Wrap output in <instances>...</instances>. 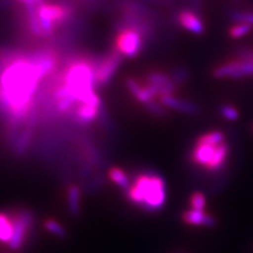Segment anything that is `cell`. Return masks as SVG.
Returning a JSON list of instances; mask_svg holds the SVG:
<instances>
[{
  "label": "cell",
  "mask_w": 253,
  "mask_h": 253,
  "mask_svg": "<svg viewBox=\"0 0 253 253\" xmlns=\"http://www.w3.org/2000/svg\"><path fill=\"white\" fill-rule=\"evenodd\" d=\"M170 77L172 81L175 83L177 85L185 84L189 77H190V73L187 68L185 67H177L175 69L172 70V72L170 74Z\"/></svg>",
  "instance_id": "cell-18"
},
{
  "label": "cell",
  "mask_w": 253,
  "mask_h": 253,
  "mask_svg": "<svg viewBox=\"0 0 253 253\" xmlns=\"http://www.w3.org/2000/svg\"><path fill=\"white\" fill-rule=\"evenodd\" d=\"M123 56L113 50L111 53L105 55L101 59L95 61V81L98 85H106L116 74L121 66Z\"/></svg>",
  "instance_id": "cell-5"
},
{
  "label": "cell",
  "mask_w": 253,
  "mask_h": 253,
  "mask_svg": "<svg viewBox=\"0 0 253 253\" xmlns=\"http://www.w3.org/2000/svg\"><path fill=\"white\" fill-rule=\"evenodd\" d=\"M221 144H223V142H221ZM217 146L196 144L195 142V146L192 149L191 153H190V161H191L195 166H199V167H203L205 169L207 167V165L211 162L213 156H214Z\"/></svg>",
  "instance_id": "cell-10"
},
{
  "label": "cell",
  "mask_w": 253,
  "mask_h": 253,
  "mask_svg": "<svg viewBox=\"0 0 253 253\" xmlns=\"http://www.w3.org/2000/svg\"><path fill=\"white\" fill-rule=\"evenodd\" d=\"M177 23L192 34L201 35L205 32V23L200 15L191 10H183L177 15Z\"/></svg>",
  "instance_id": "cell-9"
},
{
  "label": "cell",
  "mask_w": 253,
  "mask_h": 253,
  "mask_svg": "<svg viewBox=\"0 0 253 253\" xmlns=\"http://www.w3.org/2000/svg\"><path fill=\"white\" fill-rule=\"evenodd\" d=\"M158 99H160V102H162L167 109L175 110L180 113L188 115H197L201 113V108L199 105L191 101L181 99L179 97L174 96V95H164V96H161Z\"/></svg>",
  "instance_id": "cell-8"
},
{
  "label": "cell",
  "mask_w": 253,
  "mask_h": 253,
  "mask_svg": "<svg viewBox=\"0 0 253 253\" xmlns=\"http://www.w3.org/2000/svg\"><path fill=\"white\" fill-rule=\"evenodd\" d=\"M212 74L217 79H240L253 76V60H243L239 58L229 60L216 67L213 70Z\"/></svg>",
  "instance_id": "cell-4"
},
{
  "label": "cell",
  "mask_w": 253,
  "mask_h": 253,
  "mask_svg": "<svg viewBox=\"0 0 253 253\" xmlns=\"http://www.w3.org/2000/svg\"><path fill=\"white\" fill-rule=\"evenodd\" d=\"M126 194L130 203L145 211L154 212L161 210L167 201V184L158 173L145 171L134 177Z\"/></svg>",
  "instance_id": "cell-2"
},
{
  "label": "cell",
  "mask_w": 253,
  "mask_h": 253,
  "mask_svg": "<svg viewBox=\"0 0 253 253\" xmlns=\"http://www.w3.org/2000/svg\"><path fill=\"white\" fill-rule=\"evenodd\" d=\"M190 205L191 208L196 211H204L206 207V197L202 192L196 191L192 193L191 197H190Z\"/></svg>",
  "instance_id": "cell-22"
},
{
  "label": "cell",
  "mask_w": 253,
  "mask_h": 253,
  "mask_svg": "<svg viewBox=\"0 0 253 253\" xmlns=\"http://www.w3.org/2000/svg\"><path fill=\"white\" fill-rule=\"evenodd\" d=\"M230 18L237 22L247 23L253 27V12H244V11H232L229 14Z\"/></svg>",
  "instance_id": "cell-20"
},
{
  "label": "cell",
  "mask_w": 253,
  "mask_h": 253,
  "mask_svg": "<svg viewBox=\"0 0 253 253\" xmlns=\"http://www.w3.org/2000/svg\"><path fill=\"white\" fill-rule=\"evenodd\" d=\"M31 136H32L31 130H27L21 134L17 142H16V152L19 154H22L23 152H26V150L30 144Z\"/></svg>",
  "instance_id": "cell-23"
},
{
  "label": "cell",
  "mask_w": 253,
  "mask_h": 253,
  "mask_svg": "<svg viewBox=\"0 0 253 253\" xmlns=\"http://www.w3.org/2000/svg\"><path fill=\"white\" fill-rule=\"evenodd\" d=\"M7 59L0 68V110L14 123H18L33 107L38 84L43 77L32 55Z\"/></svg>",
  "instance_id": "cell-1"
},
{
  "label": "cell",
  "mask_w": 253,
  "mask_h": 253,
  "mask_svg": "<svg viewBox=\"0 0 253 253\" xmlns=\"http://www.w3.org/2000/svg\"><path fill=\"white\" fill-rule=\"evenodd\" d=\"M68 208L73 215H78L81 211V190L76 185H70L67 191Z\"/></svg>",
  "instance_id": "cell-14"
},
{
  "label": "cell",
  "mask_w": 253,
  "mask_h": 253,
  "mask_svg": "<svg viewBox=\"0 0 253 253\" xmlns=\"http://www.w3.org/2000/svg\"><path fill=\"white\" fill-rule=\"evenodd\" d=\"M252 30V27L247 23L243 22H237L234 26H232L229 30V35L232 38H241L243 36H246L249 34Z\"/></svg>",
  "instance_id": "cell-19"
},
{
  "label": "cell",
  "mask_w": 253,
  "mask_h": 253,
  "mask_svg": "<svg viewBox=\"0 0 253 253\" xmlns=\"http://www.w3.org/2000/svg\"><path fill=\"white\" fill-rule=\"evenodd\" d=\"M14 234L13 216L0 212V243L9 245Z\"/></svg>",
  "instance_id": "cell-13"
},
{
  "label": "cell",
  "mask_w": 253,
  "mask_h": 253,
  "mask_svg": "<svg viewBox=\"0 0 253 253\" xmlns=\"http://www.w3.org/2000/svg\"><path fill=\"white\" fill-rule=\"evenodd\" d=\"M183 220L188 225L192 226H206L213 227L216 224L214 217L208 215L205 211H196V210H188L183 213Z\"/></svg>",
  "instance_id": "cell-12"
},
{
  "label": "cell",
  "mask_w": 253,
  "mask_h": 253,
  "mask_svg": "<svg viewBox=\"0 0 253 253\" xmlns=\"http://www.w3.org/2000/svg\"><path fill=\"white\" fill-rule=\"evenodd\" d=\"M146 110L148 112H150L151 114H153L154 116L157 117H167L168 116V111L167 108H166L162 102L160 101H156L155 99L148 102V104L145 105Z\"/></svg>",
  "instance_id": "cell-17"
},
{
  "label": "cell",
  "mask_w": 253,
  "mask_h": 253,
  "mask_svg": "<svg viewBox=\"0 0 253 253\" xmlns=\"http://www.w3.org/2000/svg\"><path fill=\"white\" fill-rule=\"evenodd\" d=\"M219 112L224 118H226L227 121L230 122H235L237 118H239V111H237L234 107L230 105H224L221 106L219 109Z\"/></svg>",
  "instance_id": "cell-24"
},
{
  "label": "cell",
  "mask_w": 253,
  "mask_h": 253,
  "mask_svg": "<svg viewBox=\"0 0 253 253\" xmlns=\"http://www.w3.org/2000/svg\"><path fill=\"white\" fill-rule=\"evenodd\" d=\"M44 227L47 231H50L52 234L56 235L58 237H61V239H63V237H66L67 235V231L65 230V228H63L58 221L54 220V219H47L45 220L44 223Z\"/></svg>",
  "instance_id": "cell-21"
},
{
  "label": "cell",
  "mask_w": 253,
  "mask_h": 253,
  "mask_svg": "<svg viewBox=\"0 0 253 253\" xmlns=\"http://www.w3.org/2000/svg\"><path fill=\"white\" fill-rule=\"evenodd\" d=\"M109 177L115 185L126 190L131 186V180L128 174L120 167H112L109 170Z\"/></svg>",
  "instance_id": "cell-15"
},
{
  "label": "cell",
  "mask_w": 253,
  "mask_h": 253,
  "mask_svg": "<svg viewBox=\"0 0 253 253\" xmlns=\"http://www.w3.org/2000/svg\"><path fill=\"white\" fill-rule=\"evenodd\" d=\"M12 216L14 221V234L9 244V247L11 250L16 251L25 245L30 229L33 225L34 217L33 214L27 210L16 211Z\"/></svg>",
  "instance_id": "cell-6"
},
{
  "label": "cell",
  "mask_w": 253,
  "mask_h": 253,
  "mask_svg": "<svg viewBox=\"0 0 253 253\" xmlns=\"http://www.w3.org/2000/svg\"><path fill=\"white\" fill-rule=\"evenodd\" d=\"M100 108L89 104H77L72 111V114L78 124L89 125L98 117Z\"/></svg>",
  "instance_id": "cell-11"
},
{
  "label": "cell",
  "mask_w": 253,
  "mask_h": 253,
  "mask_svg": "<svg viewBox=\"0 0 253 253\" xmlns=\"http://www.w3.org/2000/svg\"><path fill=\"white\" fill-rule=\"evenodd\" d=\"M226 141L225 135L223 132L220 131H211L206 134H203L199 138L196 139V144H205V145H211V146H217L221 142Z\"/></svg>",
  "instance_id": "cell-16"
},
{
  "label": "cell",
  "mask_w": 253,
  "mask_h": 253,
  "mask_svg": "<svg viewBox=\"0 0 253 253\" xmlns=\"http://www.w3.org/2000/svg\"><path fill=\"white\" fill-rule=\"evenodd\" d=\"M16 1H18L26 7H37L46 2L45 0H16Z\"/></svg>",
  "instance_id": "cell-25"
},
{
  "label": "cell",
  "mask_w": 253,
  "mask_h": 253,
  "mask_svg": "<svg viewBox=\"0 0 253 253\" xmlns=\"http://www.w3.org/2000/svg\"><path fill=\"white\" fill-rule=\"evenodd\" d=\"M145 83L153 86L158 94V98L164 95H174L178 86L172 81L169 74L161 72V71H153L148 73Z\"/></svg>",
  "instance_id": "cell-7"
},
{
  "label": "cell",
  "mask_w": 253,
  "mask_h": 253,
  "mask_svg": "<svg viewBox=\"0 0 253 253\" xmlns=\"http://www.w3.org/2000/svg\"><path fill=\"white\" fill-rule=\"evenodd\" d=\"M145 37L134 27L124 25L115 36L114 50L123 57L135 58L145 47Z\"/></svg>",
  "instance_id": "cell-3"
}]
</instances>
